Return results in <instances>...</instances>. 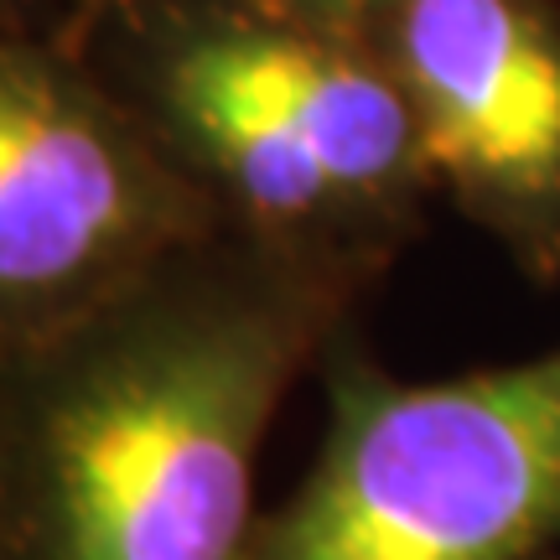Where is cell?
Masks as SVG:
<instances>
[{"mask_svg":"<svg viewBox=\"0 0 560 560\" xmlns=\"http://www.w3.org/2000/svg\"><path fill=\"white\" fill-rule=\"evenodd\" d=\"M301 348L296 301L249 285L89 327L26 431L32 560H249L255 462Z\"/></svg>","mask_w":560,"mask_h":560,"instance_id":"cell-1","label":"cell"},{"mask_svg":"<svg viewBox=\"0 0 560 560\" xmlns=\"http://www.w3.org/2000/svg\"><path fill=\"white\" fill-rule=\"evenodd\" d=\"M560 535V342L400 384L348 363L301 493L249 560H535Z\"/></svg>","mask_w":560,"mask_h":560,"instance_id":"cell-2","label":"cell"},{"mask_svg":"<svg viewBox=\"0 0 560 560\" xmlns=\"http://www.w3.org/2000/svg\"><path fill=\"white\" fill-rule=\"evenodd\" d=\"M140 89L161 136L265 223L380 213L425 182L416 115L380 47L244 0L145 26Z\"/></svg>","mask_w":560,"mask_h":560,"instance_id":"cell-3","label":"cell"},{"mask_svg":"<svg viewBox=\"0 0 560 560\" xmlns=\"http://www.w3.org/2000/svg\"><path fill=\"white\" fill-rule=\"evenodd\" d=\"M187 219L182 182L125 104L52 47L0 37V348L73 332Z\"/></svg>","mask_w":560,"mask_h":560,"instance_id":"cell-4","label":"cell"},{"mask_svg":"<svg viewBox=\"0 0 560 560\" xmlns=\"http://www.w3.org/2000/svg\"><path fill=\"white\" fill-rule=\"evenodd\" d=\"M416 115L425 177L535 265H560V11L550 0H395L374 32Z\"/></svg>","mask_w":560,"mask_h":560,"instance_id":"cell-5","label":"cell"},{"mask_svg":"<svg viewBox=\"0 0 560 560\" xmlns=\"http://www.w3.org/2000/svg\"><path fill=\"white\" fill-rule=\"evenodd\" d=\"M265 16L296 21V26H317V32H338V37L374 42L380 21L389 16L395 0H244Z\"/></svg>","mask_w":560,"mask_h":560,"instance_id":"cell-6","label":"cell"},{"mask_svg":"<svg viewBox=\"0 0 560 560\" xmlns=\"http://www.w3.org/2000/svg\"><path fill=\"white\" fill-rule=\"evenodd\" d=\"M100 5H125V0H100Z\"/></svg>","mask_w":560,"mask_h":560,"instance_id":"cell-7","label":"cell"}]
</instances>
